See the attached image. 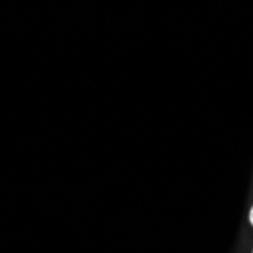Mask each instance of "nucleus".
Returning <instances> with one entry per match:
<instances>
[{
  "label": "nucleus",
  "mask_w": 253,
  "mask_h": 253,
  "mask_svg": "<svg viewBox=\"0 0 253 253\" xmlns=\"http://www.w3.org/2000/svg\"><path fill=\"white\" fill-rule=\"evenodd\" d=\"M249 221H250V224L253 226V206L250 208V212H249Z\"/></svg>",
  "instance_id": "nucleus-1"
},
{
  "label": "nucleus",
  "mask_w": 253,
  "mask_h": 253,
  "mask_svg": "<svg viewBox=\"0 0 253 253\" xmlns=\"http://www.w3.org/2000/svg\"><path fill=\"white\" fill-rule=\"evenodd\" d=\"M252 253H253V250H252Z\"/></svg>",
  "instance_id": "nucleus-2"
}]
</instances>
